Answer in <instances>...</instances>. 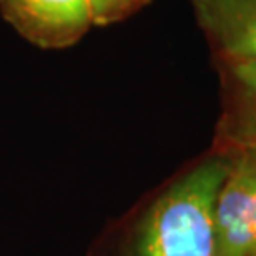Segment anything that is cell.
Segmentation results:
<instances>
[{
    "instance_id": "cell-6",
    "label": "cell",
    "mask_w": 256,
    "mask_h": 256,
    "mask_svg": "<svg viewBox=\"0 0 256 256\" xmlns=\"http://www.w3.org/2000/svg\"><path fill=\"white\" fill-rule=\"evenodd\" d=\"M86 2L90 7L92 24L105 27L130 17L152 0H86Z\"/></svg>"
},
{
    "instance_id": "cell-3",
    "label": "cell",
    "mask_w": 256,
    "mask_h": 256,
    "mask_svg": "<svg viewBox=\"0 0 256 256\" xmlns=\"http://www.w3.org/2000/svg\"><path fill=\"white\" fill-rule=\"evenodd\" d=\"M0 12L25 40L42 48L70 47L94 25L86 0H0Z\"/></svg>"
},
{
    "instance_id": "cell-2",
    "label": "cell",
    "mask_w": 256,
    "mask_h": 256,
    "mask_svg": "<svg viewBox=\"0 0 256 256\" xmlns=\"http://www.w3.org/2000/svg\"><path fill=\"white\" fill-rule=\"evenodd\" d=\"M226 156V175L214 202L218 256H256V148Z\"/></svg>"
},
{
    "instance_id": "cell-4",
    "label": "cell",
    "mask_w": 256,
    "mask_h": 256,
    "mask_svg": "<svg viewBox=\"0 0 256 256\" xmlns=\"http://www.w3.org/2000/svg\"><path fill=\"white\" fill-rule=\"evenodd\" d=\"M224 108L216 153L256 148V60H222Z\"/></svg>"
},
{
    "instance_id": "cell-1",
    "label": "cell",
    "mask_w": 256,
    "mask_h": 256,
    "mask_svg": "<svg viewBox=\"0 0 256 256\" xmlns=\"http://www.w3.org/2000/svg\"><path fill=\"white\" fill-rule=\"evenodd\" d=\"M226 156L214 153L182 175L142 220L136 256H218L214 202Z\"/></svg>"
},
{
    "instance_id": "cell-5",
    "label": "cell",
    "mask_w": 256,
    "mask_h": 256,
    "mask_svg": "<svg viewBox=\"0 0 256 256\" xmlns=\"http://www.w3.org/2000/svg\"><path fill=\"white\" fill-rule=\"evenodd\" d=\"M222 60H256V0H192Z\"/></svg>"
}]
</instances>
